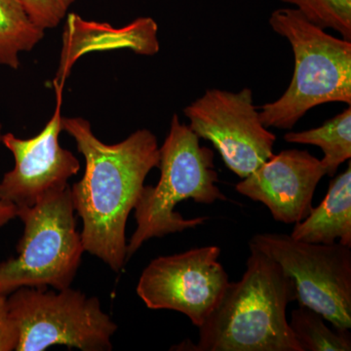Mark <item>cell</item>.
Returning <instances> with one entry per match:
<instances>
[{
  "label": "cell",
  "instance_id": "obj_7",
  "mask_svg": "<svg viewBox=\"0 0 351 351\" xmlns=\"http://www.w3.org/2000/svg\"><path fill=\"white\" fill-rule=\"evenodd\" d=\"M250 243L292 278L300 306L320 313L335 329H350V247L308 243L281 233H260Z\"/></svg>",
  "mask_w": 351,
  "mask_h": 351
},
{
  "label": "cell",
  "instance_id": "obj_5",
  "mask_svg": "<svg viewBox=\"0 0 351 351\" xmlns=\"http://www.w3.org/2000/svg\"><path fill=\"white\" fill-rule=\"evenodd\" d=\"M17 217L24 233L17 257L0 263V295L22 287H71L85 252L71 186L47 193L34 206L17 207Z\"/></svg>",
  "mask_w": 351,
  "mask_h": 351
},
{
  "label": "cell",
  "instance_id": "obj_11",
  "mask_svg": "<svg viewBox=\"0 0 351 351\" xmlns=\"http://www.w3.org/2000/svg\"><path fill=\"white\" fill-rule=\"evenodd\" d=\"M326 171L320 159L301 149L274 154L237 182V193L261 202L279 223L295 225L313 209L315 189Z\"/></svg>",
  "mask_w": 351,
  "mask_h": 351
},
{
  "label": "cell",
  "instance_id": "obj_1",
  "mask_svg": "<svg viewBox=\"0 0 351 351\" xmlns=\"http://www.w3.org/2000/svg\"><path fill=\"white\" fill-rule=\"evenodd\" d=\"M62 129L84 156L82 179L71 186L76 214L82 219L85 251L119 272L127 263L126 223L147 176L159 163L156 135L140 129L108 145L95 136L82 117H63Z\"/></svg>",
  "mask_w": 351,
  "mask_h": 351
},
{
  "label": "cell",
  "instance_id": "obj_19",
  "mask_svg": "<svg viewBox=\"0 0 351 351\" xmlns=\"http://www.w3.org/2000/svg\"><path fill=\"white\" fill-rule=\"evenodd\" d=\"M2 123L0 120V145L2 144ZM17 217V207L10 203L3 202L0 200V228L7 225L11 219Z\"/></svg>",
  "mask_w": 351,
  "mask_h": 351
},
{
  "label": "cell",
  "instance_id": "obj_8",
  "mask_svg": "<svg viewBox=\"0 0 351 351\" xmlns=\"http://www.w3.org/2000/svg\"><path fill=\"white\" fill-rule=\"evenodd\" d=\"M184 113L189 128L211 142L226 167L241 179L274 154L276 136L263 125L250 88L237 93L208 89Z\"/></svg>",
  "mask_w": 351,
  "mask_h": 351
},
{
  "label": "cell",
  "instance_id": "obj_2",
  "mask_svg": "<svg viewBox=\"0 0 351 351\" xmlns=\"http://www.w3.org/2000/svg\"><path fill=\"white\" fill-rule=\"evenodd\" d=\"M246 270L228 283L221 301L198 327L196 351H302L286 311L297 300L295 284L280 265L249 243Z\"/></svg>",
  "mask_w": 351,
  "mask_h": 351
},
{
  "label": "cell",
  "instance_id": "obj_14",
  "mask_svg": "<svg viewBox=\"0 0 351 351\" xmlns=\"http://www.w3.org/2000/svg\"><path fill=\"white\" fill-rule=\"evenodd\" d=\"M25 10L22 0H0V64L12 69L21 66L20 55L31 52L44 38Z\"/></svg>",
  "mask_w": 351,
  "mask_h": 351
},
{
  "label": "cell",
  "instance_id": "obj_16",
  "mask_svg": "<svg viewBox=\"0 0 351 351\" xmlns=\"http://www.w3.org/2000/svg\"><path fill=\"white\" fill-rule=\"evenodd\" d=\"M290 4L307 20L332 29L351 41V0H280Z\"/></svg>",
  "mask_w": 351,
  "mask_h": 351
},
{
  "label": "cell",
  "instance_id": "obj_4",
  "mask_svg": "<svg viewBox=\"0 0 351 351\" xmlns=\"http://www.w3.org/2000/svg\"><path fill=\"white\" fill-rule=\"evenodd\" d=\"M157 168L160 179L156 186H144L134 207L137 228L127 243V262L147 240L195 228L208 221V217L186 219L176 212L182 201L213 204L228 200L218 186L214 152L202 147L195 132L176 113L159 147Z\"/></svg>",
  "mask_w": 351,
  "mask_h": 351
},
{
  "label": "cell",
  "instance_id": "obj_12",
  "mask_svg": "<svg viewBox=\"0 0 351 351\" xmlns=\"http://www.w3.org/2000/svg\"><path fill=\"white\" fill-rule=\"evenodd\" d=\"M291 237L308 243L335 242L351 248V163L330 182L327 195L306 219L295 223Z\"/></svg>",
  "mask_w": 351,
  "mask_h": 351
},
{
  "label": "cell",
  "instance_id": "obj_9",
  "mask_svg": "<svg viewBox=\"0 0 351 351\" xmlns=\"http://www.w3.org/2000/svg\"><path fill=\"white\" fill-rule=\"evenodd\" d=\"M219 255V247L204 246L154 258L138 279V298L149 309L179 311L200 327L230 283Z\"/></svg>",
  "mask_w": 351,
  "mask_h": 351
},
{
  "label": "cell",
  "instance_id": "obj_18",
  "mask_svg": "<svg viewBox=\"0 0 351 351\" xmlns=\"http://www.w3.org/2000/svg\"><path fill=\"white\" fill-rule=\"evenodd\" d=\"M20 330L9 311L7 295H0V351L17 350Z\"/></svg>",
  "mask_w": 351,
  "mask_h": 351
},
{
  "label": "cell",
  "instance_id": "obj_6",
  "mask_svg": "<svg viewBox=\"0 0 351 351\" xmlns=\"http://www.w3.org/2000/svg\"><path fill=\"white\" fill-rule=\"evenodd\" d=\"M22 287L7 295L9 311L20 330L17 351H43L66 346L83 351H110L117 330L98 298L71 287Z\"/></svg>",
  "mask_w": 351,
  "mask_h": 351
},
{
  "label": "cell",
  "instance_id": "obj_10",
  "mask_svg": "<svg viewBox=\"0 0 351 351\" xmlns=\"http://www.w3.org/2000/svg\"><path fill=\"white\" fill-rule=\"evenodd\" d=\"M56 90V108L38 135L20 138L3 134L2 144L12 152L15 165L0 181V200L16 207L34 206L43 196L69 186L80 169L78 159L59 142L62 129V93Z\"/></svg>",
  "mask_w": 351,
  "mask_h": 351
},
{
  "label": "cell",
  "instance_id": "obj_3",
  "mask_svg": "<svg viewBox=\"0 0 351 351\" xmlns=\"http://www.w3.org/2000/svg\"><path fill=\"white\" fill-rule=\"evenodd\" d=\"M269 22L290 43L295 69L282 96L260 108L263 125L290 130L318 106H350L351 41L328 34L294 8L276 9Z\"/></svg>",
  "mask_w": 351,
  "mask_h": 351
},
{
  "label": "cell",
  "instance_id": "obj_13",
  "mask_svg": "<svg viewBox=\"0 0 351 351\" xmlns=\"http://www.w3.org/2000/svg\"><path fill=\"white\" fill-rule=\"evenodd\" d=\"M284 141L292 144L311 145L320 147V159L326 175L334 177L339 166L351 158V108L330 119L317 128L302 132H288Z\"/></svg>",
  "mask_w": 351,
  "mask_h": 351
},
{
  "label": "cell",
  "instance_id": "obj_17",
  "mask_svg": "<svg viewBox=\"0 0 351 351\" xmlns=\"http://www.w3.org/2000/svg\"><path fill=\"white\" fill-rule=\"evenodd\" d=\"M32 22L40 29H55L61 24L75 0H22Z\"/></svg>",
  "mask_w": 351,
  "mask_h": 351
},
{
  "label": "cell",
  "instance_id": "obj_15",
  "mask_svg": "<svg viewBox=\"0 0 351 351\" xmlns=\"http://www.w3.org/2000/svg\"><path fill=\"white\" fill-rule=\"evenodd\" d=\"M289 326L302 351H350V330L332 331L320 313L300 306L291 313Z\"/></svg>",
  "mask_w": 351,
  "mask_h": 351
}]
</instances>
